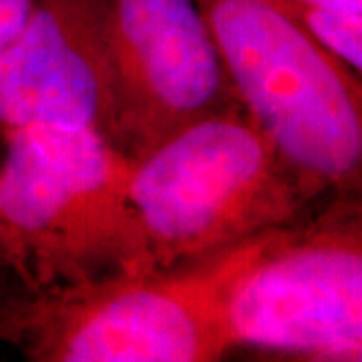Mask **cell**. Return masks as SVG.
<instances>
[{"instance_id":"obj_1","label":"cell","mask_w":362,"mask_h":362,"mask_svg":"<svg viewBox=\"0 0 362 362\" xmlns=\"http://www.w3.org/2000/svg\"><path fill=\"white\" fill-rule=\"evenodd\" d=\"M274 232L169 268L0 296V342L33 362H214L228 308Z\"/></svg>"},{"instance_id":"obj_2","label":"cell","mask_w":362,"mask_h":362,"mask_svg":"<svg viewBox=\"0 0 362 362\" xmlns=\"http://www.w3.org/2000/svg\"><path fill=\"white\" fill-rule=\"evenodd\" d=\"M0 268L26 290L153 270L133 206V161L95 129L2 135Z\"/></svg>"},{"instance_id":"obj_3","label":"cell","mask_w":362,"mask_h":362,"mask_svg":"<svg viewBox=\"0 0 362 362\" xmlns=\"http://www.w3.org/2000/svg\"><path fill=\"white\" fill-rule=\"evenodd\" d=\"M129 192L153 268L292 228L334 194L290 161L244 105L194 121L135 159Z\"/></svg>"},{"instance_id":"obj_4","label":"cell","mask_w":362,"mask_h":362,"mask_svg":"<svg viewBox=\"0 0 362 362\" xmlns=\"http://www.w3.org/2000/svg\"><path fill=\"white\" fill-rule=\"evenodd\" d=\"M195 2L247 113L328 189L361 192V75L298 25V0Z\"/></svg>"},{"instance_id":"obj_5","label":"cell","mask_w":362,"mask_h":362,"mask_svg":"<svg viewBox=\"0 0 362 362\" xmlns=\"http://www.w3.org/2000/svg\"><path fill=\"white\" fill-rule=\"evenodd\" d=\"M232 349L308 361L362 358L361 192L332 194L276 233L228 308Z\"/></svg>"},{"instance_id":"obj_6","label":"cell","mask_w":362,"mask_h":362,"mask_svg":"<svg viewBox=\"0 0 362 362\" xmlns=\"http://www.w3.org/2000/svg\"><path fill=\"white\" fill-rule=\"evenodd\" d=\"M109 139L139 159L240 99L195 0H107Z\"/></svg>"},{"instance_id":"obj_7","label":"cell","mask_w":362,"mask_h":362,"mask_svg":"<svg viewBox=\"0 0 362 362\" xmlns=\"http://www.w3.org/2000/svg\"><path fill=\"white\" fill-rule=\"evenodd\" d=\"M26 127L109 139L107 0H37L0 51V135Z\"/></svg>"},{"instance_id":"obj_8","label":"cell","mask_w":362,"mask_h":362,"mask_svg":"<svg viewBox=\"0 0 362 362\" xmlns=\"http://www.w3.org/2000/svg\"><path fill=\"white\" fill-rule=\"evenodd\" d=\"M37 0H0V51L21 33Z\"/></svg>"},{"instance_id":"obj_9","label":"cell","mask_w":362,"mask_h":362,"mask_svg":"<svg viewBox=\"0 0 362 362\" xmlns=\"http://www.w3.org/2000/svg\"><path fill=\"white\" fill-rule=\"evenodd\" d=\"M300 2H310V4H320V6H328L340 13L356 14L362 16V0H300Z\"/></svg>"}]
</instances>
